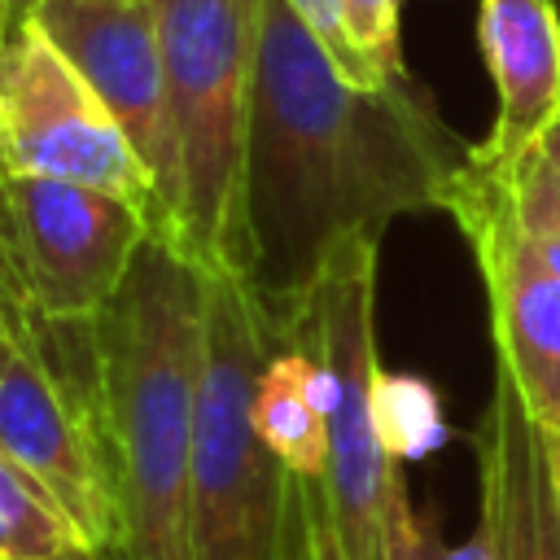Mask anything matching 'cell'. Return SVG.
<instances>
[{
    "label": "cell",
    "instance_id": "1",
    "mask_svg": "<svg viewBox=\"0 0 560 560\" xmlns=\"http://www.w3.org/2000/svg\"><path fill=\"white\" fill-rule=\"evenodd\" d=\"M468 140L411 79L350 83L284 0H262L245 158L249 289L280 315L350 232L442 210Z\"/></svg>",
    "mask_w": 560,
    "mask_h": 560
},
{
    "label": "cell",
    "instance_id": "2",
    "mask_svg": "<svg viewBox=\"0 0 560 560\" xmlns=\"http://www.w3.org/2000/svg\"><path fill=\"white\" fill-rule=\"evenodd\" d=\"M118 499L114 560H192L188 486L201 389L206 271L149 236L88 319Z\"/></svg>",
    "mask_w": 560,
    "mask_h": 560
},
{
    "label": "cell",
    "instance_id": "3",
    "mask_svg": "<svg viewBox=\"0 0 560 560\" xmlns=\"http://www.w3.org/2000/svg\"><path fill=\"white\" fill-rule=\"evenodd\" d=\"M153 9L179 162L175 245L201 271L245 276V158L262 0H153Z\"/></svg>",
    "mask_w": 560,
    "mask_h": 560
},
{
    "label": "cell",
    "instance_id": "4",
    "mask_svg": "<svg viewBox=\"0 0 560 560\" xmlns=\"http://www.w3.org/2000/svg\"><path fill=\"white\" fill-rule=\"evenodd\" d=\"M276 350L245 276L206 271L201 389L188 486L192 560H284L293 542V472L254 429V381Z\"/></svg>",
    "mask_w": 560,
    "mask_h": 560
},
{
    "label": "cell",
    "instance_id": "5",
    "mask_svg": "<svg viewBox=\"0 0 560 560\" xmlns=\"http://www.w3.org/2000/svg\"><path fill=\"white\" fill-rule=\"evenodd\" d=\"M376 249L381 236H341L280 315L262 311L276 346L311 354V398L328 424V477L319 486L346 560H381L385 508L402 472L372 433V376L381 368Z\"/></svg>",
    "mask_w": 560,
    "mask_h": 560
},
{
    "label": "cell",
    "instance_id": "6",
    "mask_svg": "<svg viewBox=\"0 0 560 560\" xmlns=\"http://www.w3.org/2000/svg\"><path fill=\"white\" fill-rule=\"evenodd\" d=\"M0 451L52 494L96 556L114 560L118 499L88 319H48L31 302H13L0 368Z\"/></svg>",
    "mask_w": 560,
    "mask_h": 560
},
{
    "label": "cell",
    "instance_id": "7",
    "mask_svg": "<svg viewBox=\"0 0 560 560\" xmlns=\"http://www.w3.org/2000/svg\"><path fill=\"white\" fill-rule=\"evenodd\" d=\"M0 158L4 175L66 179L131 201L153 236H166L158 184L96 88L61 44L22 13L0 70Z\"/></svg>",
    "mask_w": 560,
    "mask_h": 560
},
{
    "label": "cell",
    "instance_id": "8",
    "mask_svg": "<svg viewBox=\"0 0 560 560\" xmlns=\"http://www.w3.org/2000/svg\"><path fill=\"white\" fill-rule=\"evenodd\" d=\"M26 302L48 319H92L127 280L153 223L101 188L4 175Z\"/></svg>",
    "mask_w": 560,
    "mask_h": 560
},
{
    "label": "cell",
    "instance_id": "9",
    "mask_svg": "<svg viewBox=\"0 0 560 560\" xmlns=\"http://www.w3.org/2000/svg\"><path fill=\"white\" fill-rule=\"evenodd\" d=\"M442 214H451L477 262L490 302L494 368L512 381L525 416L542 433H560V276L521 245L472 158L451 179Z\"/></svg>",
    "mask_w": 560,
    "mask_h": 560
},
{
    "label": "cell",
    "instance_id": "10",
    "mask_svg": "<svg viewBox=\"0 0 560 560\" xmlns=\"http://www.w3.org/2000/svg\"><path fill=\"white\" fill-rule=\"evenodd\" d=\"M31 18L61 44V52L79 66L114 122L127 131L166 210V236L158 241L175 245L179 162L153 0H44L31 9Z\"/></svg>",
    "mask_w": 560,
    "mask_h": 560
},
{
    "label": "cell",
    "instance_id": "11",
    "mask_svg": "<svg viewBox=\"0 0 560 560\" xmlns=\"http://www.w3.org/2000/svg\"><path fill=\"white\" fill-rule=\"evenodd\" d=\"M481 481V534L494 560H560V512L538 424L494 368L490 402L472 429Z\"/></svg>",
    "mask_w": 560,
    "mask_h": 560
},
{
    "label": "cell",
    "instance_id": "12",
    "mask_svg": "<svg viewBox=\"0 0 560 560\" xmlns=\"http://www.w3.org/2000/svg\"><path fill=\"white\" fill-rule=\"evenodd\" d=\"M477 44L494 83V122L477 149L512 162L560 114V4L477 0Z\"/></svg>",
    "mask_w": 560,
    "mask_h": 560
},
{
    "label": "cell",
    "instance_id": "13",
    "mask_svg": "<svg viewBox=\"0 0 560 560\" xmlns=\"http://www.w3.org/2000/svg\"><path fill=\"white\" fill-rule=\"evenodd\" d=\"M254 429L267 451L302 481L328 477V424L311 398V354L298 346H276L254 381Z\"/></svg>",
    "mask_w": 560,
    "mask_h": 560
},
{
    "label": "cell",
    "instance_id": "14",
    "mask_svg": "<svg viewBox=\"0 0 560 560\" xmlns=\"http://www.w3.org/2000/svg\"><path fill=\"white\" fill-rule=\"evenodd\" d=\"M472 166L486 175L503 219L512 223V232L521 236V245L560 276V175L538 162L534 153H521L512 162L486 158L477 144L468 149Z\"/></svg>",
    "mask_w": 560,
    "mask_h": 560
},
{
    "label": "cell",
    "instance_id": "15",
    "mask_svg": "<svg viewBox=\"0 0 560 560\" xmlns=\"http://www.w3.org/2000/svg\"><path fill=\"white\" fill-rule=\"evenodd\" d=\"M372 433L394 464L429 459L451 442L446 407L433 381L420 372L376 368L372 376Z\"/></svg>",
    "mask_w": 560,
    "mask_h": 560
},
{
    "label": "cell",
    "instance_id": "16",
    "mask_svg": "<svg viewBox=\"0 0 560 560\" xmlns=\"http://www.w3.org/2000/svg\"><path fill=\"white\" fill-rule=\"evenodd\" d=\"M88 547L52 494L0 451V560H52Z\"/></svg>",
    "mask_w": 560,
    "mask_h": 560
},
{
    "label": "cell",
    "instance_id": "17",
    "mask_svg": "<svg viewBox=\"0 0 560 560\" xmlns=\"http://www.w3.org/2000/svg\"><path fill=\"white\" fill-rule=\"evenodd\" d=\"M354 57L372 88L402 79V0H341Z\"/></svg>",
    "mask_w": 560,
    "mask_h": 560
},
{
    "label": "cell",
    "instance_id": "18",
    "mask_svg": "<svg viewBox=\"0 0 560 560\" xmlns=\"http://www.w3.org/2000/svg\"><path fill=\"white\" fill-rule=\"evenodd\" d=\"M381 560H494L486 534L477 529L472 538L446 547L438 542V534L429 529L424 516H416L411 499H407V481L398 472L394 490H389V508H385V547H381Z\"/></svg>",
    "mask_w": 560,
    "mask_h": 560
},
{
    "label": "cell",
    "instance_id": "19",
    "mask_svg": "<svg viewBox=\"0 0 560 560\" xmlns=\"http://www.w3.org/2000/svg\"><path fill=\"white\" fill-rule=\"evenodd\" d=\"M284 4L302 18V26L319 39V48L332 57V66H337L350 83L372 88V83H368V74H363V66H359V57H354V44H350V31H346L341 0H284Z\"/></svg>",
    "mask_w": 560,
    "mask_h": 560
},
{
    "label": "cell",
    "instance_id": "20",
    "mask_svg": "<svg viewBox=\"0 0 560 560\" xmlns=\"http://www.w3.org/2000/svg\"><path fill=\"white\" fill-rule=\"evenodd\" d=\"M298 508H302V542H306V560H346L337 534H332V516H328V499L319 481H302L298 477Z\"/></svg>",
    "mask_w": 560,
    "mask_h": 560
},
{
    "label": "cell",
    "instance_id": "21",
    "mask_svg": "<svg viewBox=\"0 0 560 560\" xmlns=\"http://www.w3.org/2000/svg\"><path fill=\"white\" fill-rule=\"evenodd\" d=\"M0 284L18 298L22 293V271H18V241H13V219H9V201H4V179H0Z\"/></svg>",
    "mask_w": 560,
    "mask_h": 560
},
{
    "label": "cell",
    "instance_id": "22",
    "mask_svg": "<svg viewBox=\"0 0 560 560\" xmlns=\"http://www.w3.org/2000/svg\"><path fill=\"white\" fill-rule=\"evenodd\" d=\"M529 153H534L538 162H547V166H551V171L560 175V114L551 118V127H547V131L538 136V144H534Z\"/></svg>",
    "mask_w": 560,
    "mask_h": 560
},
{
    "label": "cell",
    "instance_id": "23",
    "mask_svg": "<svg viewBox=\"0 0 560 560\" xmlns=\"http://www.w3.org/2000/svg\"><path fill=\"white\" fill-rule=\"evenodd\" d=\"M542 433V429H538ZM547 446V464H551V486H556V512H560V433H542Z\"/></svg>",
    "mask_w": 560,
    "mask_h": 560
},
{
    "label": "cell",
    "instance_id": "24",
    "mask_svg": "<svg viewBox=\"0 0 560 560\" xmlns=\"http://www.w3.org/2000/svg\"><path fill=\"white\" fill-rule=\"evenodd\" d=\"M13 26H18V9H13L9 0H0V70H4V52H9Z\"/></svg>",
    "mask_w": 560,
    "mask_h": 560
},
{
    "label": "cell",
    "instance_id": "25",
    "mask_svg": "<svg viewBox=\"0 0 560 560\" xmlns=\"http://www.w3.org/2000/svg\"><path fill=\"white\" fill-rule=\"evenodd\" d=\"M284 560H306V542H302V508H298V481H293V542H289Z\"/></svg>",
    "mask_w": 560,
    "mask_h": 560
},
{
    "label": "cell",
    "instance_id": "26",
    "mask_svg": "<svg viewBox=\"0 0 560 560\" xmlns=\"http://www.w3.org/2000/svg\"><path fill=\"white\" fill-rule=\"evenodd\" d=\"M13 302H18V293H9L4 284H0V368H4V346H9V311H13ZM26 302V298H22Z\"/></svg>",
    "mask_w": 560,
    "mask_h": 560
},
{
    "label": "cell",
    "instance_id": "27",
    "mask_svg": "<svg viewBox=\"0 0 560 560\" xmlns=\"http://www.w3.org/2000/svg\"><path fill=\"white\" fill-rule=\"evenodd\" d=\"M52 560H105V556H96L92 547H79V551H66V556H52Z\"/></svg>",
    "mask_w": 560,
    "mask_h": 560
},
{
    "label": "cell",
    "instance_id": "28",
    "mask_svg": "<svg viewBox=\"0 0 560 560\" xmlns=\"http://www.w3.org/2000/svg\"><path fill=\"white\" fill-rule=\"evenodd\" d=\"M9 4H13V9H18V18H22V13H31V9H35V4H44V0H9Z\"/></svg>",
    "mask_w": 560,
    "mask_h": 560
},
{
    "label": "cell",
    "instance_id": "29",
    "mask_svg": "<svg viewBox=\"0 0 560 560\" xmlns=\"http://www.w3.org/2000/svg\"><path fill=\"white\" fill-rule=\"evenodd\" d=\"M0 179H4V158H0Z\"/></svg>",
    "mask_w": 560,
    "mask_h": 560
},
{
    "label": "cell",
    "instance_id": "30",
    "mask_svg": "<svg viewBox=\"0 0 560 560\" xmlns=\"http://www.w3.org/2000/svg\"><path fill=\"white\" fill-rule=\"evenodd\" d=\"M556 4H560V0H556Z\"/></svg>",
    "mask_w": 560,
    "mask_h": 560
}]
</instances>
